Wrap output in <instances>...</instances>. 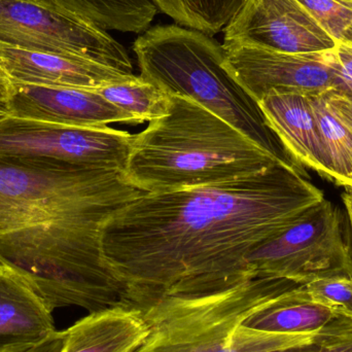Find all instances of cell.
Wrapping results in <instances>:
<instances>
[{"instance_id": "1", "label": "cell", "mask_w": 352, "mask_h": 352, "mask_svg": "<svg viewBox=\"0 0 352 352\" xmlns=\"http://www.w3.org/2000/svg\"><path fill=\"white\" fill-rule=\"evenodd\" d=\"M324 199L303 171L281 163L233 182L144 192L103 223V256L123 285V305L144 311L170 294L252 278L246 254Z\"/></svg>"}, {"instance_id": "2", "label": "cell", "mask_w": 352, "mask_h": 352, "mask_svg": "<svg viewBox=\"0 0 352 352\" xmlns=\"http://www.w3.org/2000/svg\"><path fill=\"white\" fill-rule=\"evenodd\" d=\"M144 192L123 171L0 158V265L51 308L89 314L123 305L101 228Z\"/></svg>"}, {"instance_id": "3", "label": "cell", "mask_w": 352, "mask_h": 352, "mask_svg": "<svg viewBox=\"0 0 352 352\" xmlns=\"http://www.w3.org/2000/svg\"><path fill=\"white\" fill-rule=\"evenodd\" d=\"M278 163L212 111L170 95L169 113L133 136L123 175L142 192H165L233 182Z\"/></svg>"}, {"instance_id": "4", "label": "cell", "mask_w": 352, "mask_h": 352, "mask_svg": "<svg viewBox=\"0 0 352 352\" xmlns=\"http://www.w3.org/2000/svg\"><path fill=\"white\" fill-rule=\"evenodd\" d=\"M133 51L140 76L168 94L192 99L283 164L302 171L269 127L258 103L228 72L225 47L212 36L177 24L155 26L136 39Z\"/></svg>"}, {"instance_id": "5", "label": "cell", "mask_w": 352, "mask_h": 352, "mask_svg": "<svg viewBox=\"0 0 352 352\" xmlns=\"http://www.w3.org/2000/svg\"><path fill=\"white\" fill-rule=\"evenodd\" d=\"M299 285L252 277L213 291L164 296L142 311L148 334L133 352H219L248 316Z\"/></svg>"}, {"instance_id": "6", "label": "cell", "mask_w": 352, "mask_h": 352, "mask_svg": "<svg viewBox=\"0 0 352 352\" xmlns=\"http://www.w3.org/2000/svg\"><path fill=\"white\" fill-rule=\"evenodd\" d=\"M340 207L326 198L278 235L246 254L252 277L305 285L330 276L352 277V246Z\"/></svg>"}, {"instance_id": "7", "label": "cell", "mask_w": 352, "mask_h": 352, "mask_svg": "<svg viewBox=\"0 0 352 352\" xmlns=\"http://www.w3.org/2000/svg\"><path fill=\"white\" fill-rule=\"evenodd\" d=\"M0 43L84 58L134 74L129 54L107 30L34 0H0Z\"/></svg>"}, {"instance_id": "8", "label": "cell", "mask_w": 352, "mask_h": 352, "mask_svg": "<svg viewBox=\"0 0 352 352\" xmlns=\"http://www.w3.org/2000/svg\"><path fill=\"white\" fill-rule=\"evenodd\" d=\"M133 136L109 126L76 127L8 117L0 123V158L124 171Z\"/></svg>"}, {"instance_id": "9", "label": "cell", "mask_w": 352, "mask_h": 352, "mask_svg": "<svg viewBox=\"0 0 352 352\" xmlns=\"http://www.w3.org/2000/svg\"><path fill=\"white\" fill-rule=\"evenodd\" d=\"M223 47L226 68L256 102L271 90L306 96L331 90L349 91L336 50L287 54L244 45Z\"/></svg>"}, {"instance_id": "10", "label": "cell", "mask_w": 352, "mask_h": 352, "mask_svg": "<svg viewBox=\"0 0 352 352\" xmlns=\"http://www.w3.org/2000/svg\"><path fill=\"white\" fill-rule=\"evenodd\" d=\"M223 32V47L312 54L338 45L298 0H244Z\"/></svg>"}, {"instance_id": "11", "label": "cell", "mask_w": 352, "mask_h": 352, "mask_svg": "<svg viewBox=\"0 0 352 352\" xmlns=\"http://www.w3.org/2000/svg\"><path fill=\"white\" fill-rule=\"evenodd\" d=\"M8 107L10 117L55 125H136L129 113L103 98L98 92L82 89L12 84Z\"/></svg>"}, {"instance_id": "12", "label": "cell", "mask_w": 352, "mask_h": 352, "mask_svg": "<svg viewBox=\"0 0 352 352\" xmlns=\"http://www.w3.org/2000/svg\"><path fill=\"white\" fill-rule=\"evenodd\" d=\"M0 67L12 84L92 91L136 76L84 58L28 51L3 43H0Z\"/></svg>"}, {"instance_id": "13", "label": "cell", "mask_w": 352, "mask_h": 352, "mask_svg": "<svg viewBox=\"0 0 352 352\" xmlns=\"http://www.w3.org/2000/svg\"><path fill=\"white\" fill-rule=\"evenodd\" d=\"M258 103L269 127L296 162L333 180L310 96L271 90Z\"/></svg>"}, {"instance_id": "14", "label": "cell", "mask_w": 352, "mask_h": 352, "mask_svg": "<svg viewBox=\"0 0 352 352\" xmlns=\"http://www.w3.org/2000/svg\"><path fill=\"white\" fill-rule=\"evenodd\" d=\"M53 310L8 267L0 265V352H23L57 333Z\"/></svg>"}, {"instance_id": "15", "label": "cell", "mask_w": 352, "mask_h": 352, "mask_svg": "<svg viewBox=\"0 0 352 352\" xmlns=\"http://www.w3.org/2000/svg\"><path fill=\"white\" fill-rule=\"evenodd\" d=\"M63 332L60 352H133L148 327L140 310L119 305L89 314Z\"/></svg>"}, {"instance_id": "16", "label": "cell", "mask_w": 352, "mask_h": 352, "mask_svg": "<svg viewBox=\"0 0 352 352\" xmlns=\"http://www.w3.org/2000/svg\"><path fill=\"white\" fill-rule=\"evenodd\" d=\"M340 316L312 301L303 285L281 294L242 322L248 328L287 335H310L322 332Z\"/></svg>"}, {"instance_id": "17", "label": "cell", "mask_w": 352, "mask_h": 352, "mask_svg": "<svg viewBox=\"0 0 352 352\" xmlns=\"http://www.w3.org/2000/svg\"><path fill=\"white\" fill-rule=\"evenodd\" d=\"M59 12L103 30L140 33L148 30L158 8L151 0H41Z\"/></svg>"}, {"instance_id": "18", "label": "cell", "mask_w": 352, "mask_h": 352, "mask_svg": "<svg viewBox=\"0 0 352 352\" xmlns=\"http://www.w3.org/2000/svg\"><path fill=\"white\" fill-rule=\"evenodd\" d=\"M103 98L129 113L136 125L160 119L169 113L170 94L154 82L136 76L128 82L95 90Z\"/></svg>"}, {"instance_id": "19", "label": "cell", "mask_w": 352, "mask_h": 352, "mask_svg": "<svg viewBox=\"0 0 352 352\" xmlns=\"http://www.w3.org/2000/svg\"><path fill=\"white\" fill-rule=\"evenodd\" d=\"M324 93L310 96L318 131L332 169L333 180L352 190V131L333 113Z\"/></svg>"}, {"instance_id": "20", "label": "cell", "mask_w": 352, "mask_h": 352, "mask_svg": "<svg viewBox=\"0 0 352 352\" xmlns=\"http://www.w3.org/2000/svg\"><path fill=\"white\" fill-rule=\"evenodd\" d=\"M176 24L213 35L237 14L244 0H151Z\"/></svg>"}, {"instance_id": "21", "label": "cell", "mask_w": 352, "mask_h": 352, "mask_svg": "<svg viewBox=\"0 0 352 352\" xmlns=\"http://www.w3.org/2000/svg\"><path fill=\"white\" fill-rule=\"evenodd\" d=\"M316 334L287 335L266 332L248 328L240 324L236 327L219 352H271L299 344Z\"/></svg>"}, {"instance_id": "22", "label": "cell", "mask_w": 352, "mask_h": 352, "mask_svg": "<svg viewBox=\"0 0 352 352\" xmlns=\"http://www.w3.org/2000/svg\"><path fill=\"white\" fill-rule=\"evenodd\" d=\"M338 45L352 50V2L349 0H298Z\"/></svg>"}, {"instance_id": "23", "label": "cell", "mask_w": 352, "mask_h": 352, "mask_svg": "<svg viewBox=\"0 0 352 352\" xmlns=\"http://www.w3.org/2000/svg\"><path fill=\"white\" fill-rule=\"evenodd\" d=\"M310 300L352 320V277L330 276L303 285Z\"/></svg>"}, {"instance_id": "24", "label": "cell", "mask_w": 352, "mask_h": 352, "mask_svg": "<svg viewBox=\"0 0 352 352\" xmlns=\"http://www.w3.org/2000/svg\"><path fill=\"white\" fill-rule=\"evenodd\" d=\"M318 352H352V320L340 316L322 330Z\"/></svg>"}, {"instance_id": "25", "label": "cell", "mask_w": 352, "mask_h": 352, "mask_svg": "<svg viewBox=\"0 0 352 352\" xmlns=\"http://www.w3.org/2000/svg\"><path fill=\"white\" fill-rule=\"evenodd\" d=\"M324 97L333 113L352 131V93L349 91L331 90L324 93Z\"/></svg>"}, {"instance_id": "26", "label": "cell", "mask_w": 352, "mask_h": 352, "mask_svg": "<svg viewBox=\"0 0 352 352\" xmlns=\"http://www.w3.org/2000/svg\"><path fill=\"white\" fill-rule=\"evenodd\" d=\"M336 55L340 64L343 78L349 87V92L352 93V50L342 45H337Z\"/></svg>"}, {"instance_id": "27", "label": "cell", "mask_w": 352, "mask_h": 352, "mask_svg": "<svg viewBox=\"0 0 352 352\" xmlns=\"http://www.w3.org/2000/svg\"><path fill=\"white\" fill-rule=\"evenodd\" d=\"M64 332L58 331L54 336L47 339L45 342L41 343L38 346L33 347L28 351L23 352H60L63 346Z\"/></svg>"}, {"instance_id": "28", "label": "cell", "mask_w": 352, "mask_h": 352, "mask_svg": "<svg viewBox=\"0 0 352 352\" xmlns=\"http://www.w3.org/2000/svg\"><path fill=\"white\" fill-rule=\"evenodd\" d=\"M320 333L322 332L318 333L316 336L310 338L309 340L304 341V342L299 343V344L271 352H318L320 349Z\"/></svg>"}, {"instance_id": "29", "label": "cell", "mask_w": 352, "mask_h": 352, "mask_svg": "<svg viewBox=\"0 0 352 352\" xmlns=\"http://www.w3.org/2000/svg\"><path fill=\"white\" fill-rule=\"evenodd\" d=\"M12 84L0 67V101L8 102L12 92Z\"/></svg>"}, {"instance_id": "30", "label": "cell", "mask_w": 352, "mask_h": 352, "mask_svg": "<svg viewBox=\"0 0 352 352\" xmlns=\"http://www.w3.org/2000/svg\"><path fill=\"white\" fill-rule=\"evenodd\" d=\"M343 203H344L345 211H346L347 221H349V234H351L352 243V190H347L342 195Z\"/></svg>"}, {"instance_id": "31", "label": "cell", "mask_w": 352, "mask_h": 352, "mask_svg": "<svg viewBox=\"0 0 352 352\" xmlns=\"http://www.w3.org/2000/svg\"><path fill=\"white\" fill-rule=\"evenodd\" d=\"M8 117L10 115H8V102L0 101V123Z\"/></svg>"}, {"instance_id": "32", "label": "cell", "mask_w": 352, "mask_h": 352, "mask_svg": "<svg viewBox=\"0 0 352 352\" xmlns=\"http://www.w3.org/2000/svg\"><path fill=\"white\" fill-rule=\"evenodd\" d=\"M34 1L41 2V0H34ZM41 3H43V2H41Z\"/></svg>"}, {"instance_id": "33", "label": "cell", "mask_w": 352, "mask_h": 352, "mask_svg": "<svg viewBox=\"0 0 352 352\" xmlns=\"http://www.w3.org/2000/svg\"><path fill=\"white\" fill-rule=\"evenodd\" d=\"M349 1H351V2H352V0H349Z\"/></svg>"}]
</instances>
